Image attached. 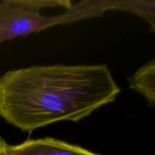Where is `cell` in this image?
<instances>
[{"label":"cell","instance_id":"1","mask_svg":"<svg viewBox=\"0 0 155 155\" xmlns=\"http://www.w3.org/2000/svg\"><path fill=\"white\" fill-rule=\"evenodd\" d=\"M120 89L105 64L48 65L0 77V116L24 132L77 122L114 101Z\"/></svg>","mask_w":155,"mask_h":155},{"label":"cell","instance_id":"2","mask_svg":"<svg viewBox=\"0 0 155 155\" xmlns=\"http://www.w3.org/2000/svg\"><path fill=\"white\" fill-rule=\"evenodd\" d=\"M108 11H123L155 21L154 0H5L0 2V44L18 36L101 17Z\"/></svg>","mask_w":155,"mask_h":155},{"label":"cell","instance_id":"3","mask_svg":"<svg viewBox=\"0 0 155 155\" xmlns=\"http://www.w3.org/2000/svg\"><path fill=\"white\" fill-rule=\"evenodd\" d=\"M14 155H101L84 148L51 137L28 139L10 145Z\"/></svg>","mask_w":155,"mask_h":155},{"label":"cell","instance_id":"4","mask_svg":"<svg viewBox=\"0 0 155 155\" xmlns=\"http://www.w3.org/2000/svg\"><path fill=\"white\" fill-rule=\"evenodd\" d=\"M130 89L136 90L154 107L155 104V61L151 60L141 67L129 79Z\"/></svg>","mask_w":155,"mask_h":155},{"label":"cell","instance_id":"5","mask_svg":"<svg viewBox=\"0 0 155 155\" xmlns=\"http://www.w3.org/2000/svg\"><path fill=\"white\" fill-rule=\"evenodd\" d=\"M0 155H14L10 149V145L0 136Z\"/></svg>","mask_w":155,"mask_h":155}]
</instances>
